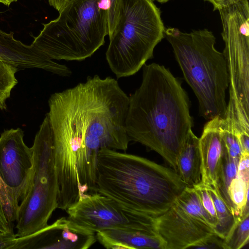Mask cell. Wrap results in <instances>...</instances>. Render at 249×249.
Listing matches in <instances>:
<instances>
[{
  "label": "cell",
  "mask_w": 249,
  "mask_h": 249,
  "mask_svg": "<svg viewBox=\"0 0 249 249\" xmlns=\"http://www.w3.org/2000/svg\"><path fill=\"white\" fill-rule=\"evenodd\" d=\"M66 211L70 219L95 232L118 229L157 234V217L126 208L97 192L85 194Z\"/></svg>",
  "instance_id": "9"
},
{
  "label": "cell",
  "mask_w": 249,
  "mask_h": 249,
  "mask_svg": "<svg viewBox=\"0 0 249 249\" xmlns=\"http://www.w3.org/2000/svg\"><path fill=\"white\" fill-rule=\"evenodd\" d=\"M224 239L213 234L196 244L193 249H222Z\"/></svg>",
  "instance_id": "25"
},
{
  "label": "cell",
  "mask_w": 249,
  "mask_h": 249,
  "mask_svg": "<svg viewBox=\"0 0 249 249\" xmlns=\"http://www.w3.org/2000/svg\"><path fill=\"white\" fill-rule=\"evenodd\" d=\"M23 137L20 128L5 130L0 136V177L18 202L28 191L34 168L33 148Z\"/></svg>",
  "instance_id": "10"
},
{
  "label": "cell",
  "mask_w": 249,
  "mask_h": 249,
  "mask_svg": "<svg viewBox=\"0 0 249 249\" xmlns=\"http://www.w3.org/2000/svg\"><path fill=\"white\" fill-rule=\"evenodd\" d=\"M107 0H67L59 16L46 24L31 44L53 60L82 61L108 35Z\"/></svg>",
  "instance_id": "5"
},
{
  "label": "cell",
  "mask_w": 249,
  "mask_h": 249,
  "mask_svg": "<svg viewBox=\"0 0 249 249\" xmlns=\"http://www.w3.org/2000/svg\"><path fill=\"white\" fill-rule=\"evenodd\" d=\"M193 187L197 193L204 209L217 224V216L213 202L205 186L200 182L194 186Z\"/></svg>",
  "instance_id": "23"
},
{
  "label": "cell",
  "mask_w": 249,
  "mask_h": 249,
  "mask_svg": "<svg viewBox=\"0 0 249 249\" xmlns=\"http://www.w3.org/2000/svg\"><path fill=\"white\" fill-rule=\"evenodd\" d=\"M107 20L108 36L113 33L115 27L119 11L120 0H107Z\"/></svg>",
  "instance_id": "24"
},
{
  "label": "cell",
  "mask_w": 249,
  "mask_h": 249,
  "mask_svg": "<svg viewBox=\"0 0 249 249\" xmlns=\"http://www.w3.org/2000/svg\"><path fill=\"white\" fill-rule=\"evenodd\" d=\"M165 29L160 10L151 0H120L106 53L117 78L135 74L153 57L155 47L164 37Z\"/></svg>",
  "instance_id": "6"
},
{
  "label": "cell",
  "mask_w": 249,
  "mask_h": 249,
  "mask_svg": "<svg viewBox=\"0 0 249 249\" xmlns=\"http://www.w3.org/2000/svg\"><path fill=\"white\" fill-rule=\"evenodd\" d=\"M186 186L173 169L106 147L99 151L95 193L126 208L157 217Z\"/></svg>",
  "instance_id": "3"
},
{
  "label": "cell",
  "mask_w": 249,
  "mask_h": 249,
  "mask_svg": "<svg viewBox=\"0 0 249 249\" xmlns=\"http://www.w3.org/2000/svg\"><path fill=\"white\" fill-rule=\"evenodd\" d=\"M249 213L236 216L231 230L224 239L223 249H240L249 242Z\"/></svg>",
  "instance_id": "20"
},
{
  "label": "cell",
  "mask_w": 249,
  "mask_h": 249,
  "mask_svg": "<svg viewBox=\"0 0 249 249\" xmlns=\"http://www.w3.org/2000/svg\"><path fill=\"white\" fill-rule=\"evenodd\" d=\"M140 86L129 97L125 129L130 141L159 154L178 173L180 150L194 123L190 101L168 69L145 64Z\"/></svg>",
  "instance_id": "2"
},
{
  "label": "cell",
  "mask_w": 249,
  "mask_h": 249,
  "mask_svg": "<svg viewBox=\"0 0 249 249\" xmlns=\"http://www.w3.org/2000/svg\"><path fill=\"white\" fill-rule=\"evenodd\" d=\"M238 163V161L229 156L224 146L215 187L223 201L236 216L235 210L229 196V188L232 179L236 177Z\"/></svg>",
  "instance_id": "18"
},
{
  "label": "cell",
  "mask_w": 249,
  "mask_h": 249,
  "mask_svg": "<svg viewBox=\"0 0 249 249\" xmlns=\"http://www.w3.org/2000/svg\"><path fill=\"white\" fill-rule=\"evenodd\" d=\"M225 42L229 99L226 111L238 123H249V4L236 2L219 11Z\"/></svg>",
  "instance_id": "8"
},
{
  "label": "cell",
  "mask_w": 249,
  "mask_h": 249,
  "mask_svg": "<svg viewBox=\"0 0 249 249\" xmlns=\"http://www.w3.org/2000/svg\"><path fill=\"white\" fill-rule=\"evenodd\" d=\"M17 236L14 233L0 232V249H11L16 242Z\"/></svg>",
  "instance_id": "28"
},
{
  "label": "cell",
  "mask_w": 249,
  "mask_h": 249,
  "mask_svg": "<svg viewBox=\"0 0 249 249\" xmlns=\"http://www.w3.org/2000/svg\"><path fill=\"white\" fill-rule=\"evenodd\" d=\"M96 241L95 232L62 217L31 234L17 237L11 249H88Z\"/></svg>",
  "instance_id": "11"
},
{
  "label": "cell",
  "mask_w": 249,
  "mask_h": 249,
  "mask_svg": "<svg viewBox=\"0 0 249 249\" xmlns=\"http://www.w3.org/2000/svg\"><path fill=\"white\" fill-rule=\"evenodd\" d=\"M50 6L58 12L61 10L67 0H48Z\"/></svg>",
  "instance_id": "30"
},
{
  "label": "cell",
  "mask_w": 249,
  "mask_h": 249,
  "mask_svg": "<svg viewBox=\"0 0 249 249\" xmlns=\"http://www.w3.org/2000/svg\"><path fill=\"white\" fill-rule=\"evenodd\" d=\"M17 0H0V3L9 6L12 2L17 1Z\"/></svg>",
  "instance_id": "31"
},
{
  "label": "cell",
  "mask_w": 249,
  "mask_h": 249,
  "mask_svg": "<svg viewBox=\"0 0 249 249\" xmlns=\"http://www.w3.org/2000/svg\"><path fill=\"white\" fill-rule=\"evenodd\" d=\"M19 70L16 65L0 60V109L2 110L7 109L6 101L18 83L15 74Z\"/></svg>",
  "instance_id": "21"
},
{
  "label": "cell",
  "mask_w": 249,
  "mask_h": 249,
  "mask_svg": "<svg viewBox=\"0 0 249 249\" xmlns=\"http://www.w3.org/2000/svg\"><path fill=\"white\" fill-rule=\"evenodd\" d=\"M221 118L217 116L208 120L199 138L201 182L205 186L216 187L224 148L220 129Z\"/></svg>",
  "instance_id": "14"
},
{
  "label": "cell",
  "mask_w": 249,
  "mask_h": 249,
  "mask_svg": "<svg viewBox=\"0 0 249 249\" xmlns=\"http://www.w3.org/2000/svg\"><path fill=\"white\" fill-rule=\"evenodd\" d=\"M178 174L187 186L201 182V159L199 138L191 130L180 150L178 161Z\"/></svg>",
  "instance_id": "16"
},
{
  "label": "cell",
  "mask_w": 249,
  "mask_h": 249,
  "mask_svg": "<svg viewBox=\"0 0 249 249\" xmlns=\"http://www.w3.org/2000/svg\"><path fill=\"white\" fill-rule=\"evenodd\" d=\"M205 187L212 197L216 211L217 224L214 228L215 233L224 239L233 226L236 216L223 201L216 187Z\"/></svg>",
  "instance_id": "19"
},
{
  "label": "cell",
  "mask_w": 249,
  "mask_h": 249,
  "mask_svg": "<svg viewBox=\"0 0 249 249\" xmlns=\"http://www.w3.org/2000/svg\"><path fill=\"white\" fill-rule=\"evenodd\" d=\"M156 230L164 249L192 248L215 233L213 228L189 215L175 202L156 217Z\"/></svg>",
  "instance_id": "12"
},
{
  "label": "cell",
  "mask_w": 249,
  "mask_h": 249,
  "mask_svg": "<svg viewBox=\"0 0 249 249\" xmlns=\"http://www.w3.org/2000/svg\"><path fill=\"white\" fill-rule=\"evenodd\" d=\"M236 176L249 183V153H242L238 161Z\"/></svg>",
  "instance_id": "26"
},
{
  "label": "cell",
  "mask_w": 249,
  "mask_h": 249,
  "mask_svg": "<svg viewBox=\"0 0 249 249\" xmlns=\"http://www.w3.org/2000/svg\"><path fill=\"white\" fill-rule=\"evenodd\" d=\"M175 58L198 101L199 114L207 120L224 118L229 86L226 61L214 47L215 37L207 29L183 33L175 28L164 31Z\"/></svg>",
  "instance_id": "4"
},
{
  "label": "cell",
  "mask_w": 249,
  "mask_h": 249,
  "mask_svg": "<svg viewBox=\"0 0 249 249\" xmlns=\"http://www.w3.org/2000/svg\"><path fill=\"white\" fill-rule=\"evenodd\" d=\"M33 174L28 191L19 204L17 237L31 234L47 226L57 208L58 186L53 157V135L45 116L32 146Z\"/></svg>",
  "instance_id": "7"
},
{
  "label": "cell",
  "mask_w": 249,
  "mask_h": 249,
  "mask_svg": "<svg viewBox=\"0 0 249 249\" xmlns=\"http://www.w3.org/2000/svg\"><path fill=\"white\" fill-rule=\"evenodd\" d=\"M48 105L53 143L76 151L79 176L96 167L101 148L127 149L129 96L114 78L89 76L84 82L52 94Z\"/></svg>",
  "instance_id": "1"
},
{
  "label": "cell",
  "mask_w": 249,
  "mask_h": 249,
  "mask_svg": "<svg viewBox=\"0 0 249 249\" xmlns=\"http://www.w3.org/2000/svg\"><path fill=\"white\" fill-rule=\"evenodd\" d=\"M97 240L107 249H164L157 234L111 229L96 232Z\"/></svg>",
  "instance_id": "15"
},
{
  "label": "cell",
  "mask_w": 249,
  "mask_h": 249,
  "mask_svg": "<svg viewBox=\"0 0 249 249\" xmlns=\"http://www.w3.org/2000/svg\"><path fill=\"white\" fill-rule=\"evenodd\" d=\"M175 202L188 214L214 230L217 223L204 209L199 196L193 187L186 186Z\"/></svg>",
  "instance_id": "17"
},
{
  "label": "cell",
  "mask_w": 249,
  "mask_h": 249,
  "mask_svg": "<svg viewBox=\"0 0 249 249\" xmlns=\"http://www.w3.org/2000/svg\"><path fill=\"white\" fill-rule=\"evenodd\" d=\"M211 3L213 7V11L220 10L235 2L239 0H204Z\"/></svg>",
  "instance_id": "29"
},
{
  "label": "cell",
  "mask_w": 249,
  "mask_h": 249,
  "mask_svg": "<svg viewBox=\"0 0 249 249\" xmlns=\"http://www.w3.org/2000/svg\"><path fill=\"white\" fill-rule=\"evenodd\" d=\"M249 183H246L237 176L230 185L229 194L236 216L249 213Z\"/></svg>",
  "instance_id": "22"
},
{
  "label": "cell",
  "mask_w": 249,
  "mask_h": 249,
  "mask_svg": "<svg viewBox=\"0 0 249 249\" xmlns=\"http://www.w3.org/2000/svg\"><path fill=\"white\" fill-rule=\"evenodd\" d=\"M0 60L17 66L20 70L38 68L62 76H70L71 70L49 58L32 44L28 45L17 40L14 33L0 29Z\"/></svg>",
  "instance_id": "13"
},
{
  "label": "cell",
  "mask_w": 249,
  "mask_h": 249,
  "mask_svg": "<svg viewBox=\"0 0 249 249\" xmlns=\"http://www.w3.org/2000/svg\"><path fill=\"white\" fill-rule=\"evenodd\" d=\"M0 232L4 233H14L12 223L7 220L0 199Z\"/></svg>",
  "instance_id": "27"
},
{
  "label": "cell",
  "mask_w": 249,
  "mask_h": 249,
  "mask_svg": "<svg viewBox=\"0 0 249 249\" xmlns=\"http://www.w3.org/2000/svg\"><path fill=\"white\" fill-rule=\"evenodd\" d=\"M151 1H154V0H156L159 2H160V3H165V2H167V1H168L169 0H151Z\"/></svg>",
  "instance_id": "32"
}]
</instances>
